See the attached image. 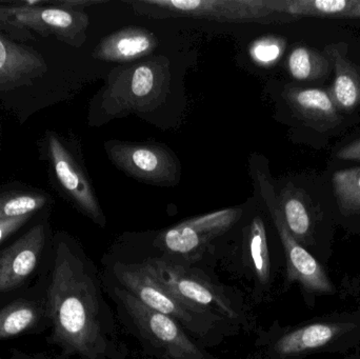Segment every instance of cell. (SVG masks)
I'll use <instances>...</instances> for the list:
<instances>
[{
    "instance_id": "obj_11",
    "label": "cell",
    "mask_w": 360,
    "mask_h": 359,
    "mask_svg": "<svg viewBox=\"0 0 360 359\" xmlns=\"http://www.w3.org/2000/svg\"><path fill=\"white\" fill-rule=\"evenodd\" d=\"M46 147L53 173L61 189L84 215L103 227L105 225V215L82 167L53 133L48 135Z\"/></svg>"
},
{
    "instance_id": "obj_21",
    "label": "cell",
    "mask_w": 360,
    "mask_h": 359,
    "mask_svg": "<svg viewBox=\"0 0 360 359\" xmlns=\"http://www.w3.org/2000/svg\"><path fill=\"white\" fill-rule=\"evenodd\" d=\"M333 187L344 212L360 210V167L334 173Z\"/></svg>"
},
{
    "instance_id": "obj_30",
    "label": "cell",
    "mask_w": 360,
    "mask_h": 359,
    "mask_svg": "<svg viewBox=\"0 0 360 359\" xmlns=\"http://www.w3.org/2000/svg\"><path fill=\"white\" fill-rule=\"evenodd\" d=\"M75 359H82V358H75Z\"/></svg>"
},
{
    "instance_id": "obj_24",
    "label": "cell",
    "mask_w": 360,
    "mask_h": 359,
    "mask_svg": "<svg viewBox=\"0 0 360 359\" xmlns=\"http://www.w3.org/2000/svg\"><path fill=\"white\" fill-rule=\"evenodd\" d=\"M283 46L285 44L278 38L268 36L254 41L250 48V54L259 65H271L283 54Z\"/></svg>"
},
{
    "instance_id": "obj_6",
    "label": "cell",
    "mask_w": 360,
    "mask_h": 359,
    "mask_svg": "<svg viewBox=\"0 0 360 359\" xmlns=\"http://www.w3.org/2000/svg\"><path fill=\"white\" fill-rule=\"evenodd\" d=\"M243 215L238 208L224 209L182 221L162 232L155 244L162 256L192 265L210 242L228 232Z\"/></svg>"
},
{
    "instance_id": "obj_9",
    "label": "cell",
    "mask_w": 360,
    "mask_h": 359,
    "mask_svg": "<svg viewBox=\"0 0 360 359\" xmlns=\"http://www.w3.org/2000/svg\"><path fill=\"white\" fill-rule=\"evenodd\" d=\"M108 153L117 168L139 181L170 185L179 179V164L162 145L111 143Z\"/></svg>"
},
{
    "instance_id": "obj_15",
    "label": "cell",
    "mask_w": 360,
    "mask_h": 359,
    "mask_svg": "<svg viewBox=\"0 0 360 359\" xmlns=\"http://www.w3.org/2000/svg\"><path fill=\"white\" fill-rule=\"evenodd\" d=\"M342 327L333 324H313L291 332L283 333L275 339L269 352L274 358H287L309 350L317 349L333 341Z\"/></svg>"
},
{
    "instance_id": "obj_20",
    "label": "cell",
    "mask_w": 360,
    "mask_h": 359,
    "mask_svg": "<svg viewBox=\"0 0 360 359\" xmlns=\"http://www.w3.org/2000/svg\"><path fill=\"white\" fill-rule=\"evenodd\" d=\"M164 77L151 63H141L131 71L130 84L127 90L133 100L146 101L160 92Z\"/></svg>"
},
{
    "instance_id": "obj_10",
    "label": "cell",
    "mask_w": 360,
    "mask_h": 359,
    "mask_svg": "<svg viewBox=\"0 0 360 359\" xmlns=\"http://www.w3.org/2000/svg\"><path fill=\"white\" fill-rule=\"evenodd\" d=\"M41 2L15 4L13 20L42 37L55 36L72 46H80L86 40L89 17L82 11L61 6H40Z\"/></svg>"
},
{
    "instance_id": "obj_17",
    "label": "cell",
    "mask_w": 360,
    "mask_h": 359,
    "mask_svg": "<svg viewBox=\"0 0 360 359\" xmlns=\"http://www.w3.org/2000/svg\"><path fill=\"white\" fill-rule=\"evenodd\" d=\"M248 267L258 286L266 287L271 280V261L266 226L262 217H254L247 238Z\"/></svg>"
},
{
    "instance_id": "obj_12",
    "label": "cell",
    "mask_w": 360,
    "mask_h": 359,
    "mask_svg": "<svg viewBox=\"0 0 360 359\" xmlns=\"http://www.w3.org/2000/svg\"><path fill=\"white\" fill-rule=\"evenodd\" d=\"M48 329L50 320L46 307V268L33 288L25 289L0 309V341L39 334Z\"/></svg>"
},
{
    "instance_id": "obj_19",
    "label": "cell",
    "mask_w": 360,
    "mask_h": 359,
    "mask_svg": "<svg viewBox=\"0 0 360 359\" xmlns=\"http://www.w3.org/2000/svg\"><path fill=\"white\" fill-rule=\"evenodd\" d=\"M292 105L302 114L313 117H332L336 114L335 103L321 89H304L290 93Z\"/></svg>"
},
{
    "instance_id": "obj_3",
    "label": "cell",
    "mask_w": 360,
    "mask_h": 359,
    "mask_svg": "<svg viewBox=\"0 0 360 359\" xmlns=\"http://www.w3.org/2000/svg\"><path fill=\"white\" fill-rule=\"evenodd\" d=\"M105 294L114 305L117 322L136 339L143 353L156 359H219L195 341L169 316L158 313L101 273Z\"/></svg>"
},
{
    "instance_id": "obj_28",
    "label": "cell",
    "mask_w": 360,
    "mask_h": 359,
    "mask_svg": "<svg viewBox=\"0 0 360 359\" xmlns=\"http://www.w3.org/2000/svg\"><path fill=\"white\" fill-rule=\"evenodd\" d=\"M338 157L345 160H360V139L340 150Z\"/></svg>"
},
{
    "instance_id": "obj_1",
    "label": "cell",
    "mask_w": 360,
    "mask_h": 359,
    "mask_svg": "<svg viewBox=\"0 0 360 359\" xmlns=\"http://www.w3.org/2000/svg\"><path fill=\"white\" fill-rule=\"evenodd\" d=\"M50 335L60 359H127L117 318L105 299L103 278L79 244L57 233L46 267Z\"/></svg>"
},
{
    "instance_id": "obj_22",
    "label": "cell",
    "mask_w": 360,
    "mask_h": 359,
    "mask_svg": "<svg viewBox=\"0 0 360 359\" xmlns=\"http://www.w3.org/2000/svg\"><path fill=\"white\" fill-rule=\"evenodd\" d=\"M279 207L283 221L292 236L298 242L304 240L310 231L311 219L304 202L297 196L285 194Z\"/></svg>"
},
{
    "instance_id": "obj_8",
    "label": "cell",
    "mask_w": 360,
    "mask_h": 359,
    "mask_svg": "<svg viewBox=\"0 0 360 359\" xmlns=\"http://www.w3.org/2000/svg\"><path fill=\"white\" fill-rule=\"evenodd\" d=\"M257 179L260 193L268 207L269 212L272 216L279 237L283 242L287 259L288 280L291 282H300L310 292H332L333 287L321 263L292 236L288 230L272 185L262 175H258Z\"/></svg>"
},
{
    "instance_id": "obj_16",
    "label": "cell",
    "mask_w": 360,
    "mask_h": 359,
    "mask_svg": "<svg viewBox=\"0 0 360 359\" xmlns=\"http://www.w3.org/2000/svg\"><path fill=\"white\" fill-rule=\"evenodd\" d=\"M274 13L323 17L360 18L359 0H296L270 1Z\"/></svg>"
},
{
    "instance_id": "obj_23",
    "label": "cell",
    "mask_w": 360,
    "mask_h": 359,
    "mask_svg": "<svg viewBox=\"0 0 360 359\" xmlns=\"http://www.w3.org/2000/svg\"><path fill=\"white\" fill-rule=\"evenodd\" d=\"M333 97L342 109H352L360 100V84L351 72L340 69L334 80Z\"/></svg>"
},
{
    "instance_id": "obj_14",
    "label": "cell",
    "mask_w": 360,
    "mask_h": 359,
    "mask_svg": "<svg viewBox=\"0 0 360 359\" xmlns=\"http://www.w3.org/2000/svg\"><path fill=\"white\" fill-rule=\"evenodd\" d=\"M158 46L151 32L139 27H128L108 36L95 48L94 56L101 60H135L149 54Z\"/></svg>"
},
{
    "instance_id": "obj_5",
    "label": "cell",
    "mask_w": 360,
    "mask_h": 359,
    "mask_svg": "<svg viewBox=\"0 0 360 359\" xmlns=\"http://www.w3.org/2000/svg\"><path fill=\"white\" fill-rule=\"evenodd\" d=\"M141 14L181 16L222 22H266L274 14L264 0H143L132 2Z\"/></svg>"
},
{
    "instance_id": "obj_2",
    "label": "cell",
    "mask_w": 360,
    "mask_h": 359,
    "mask_svg": "<svg viewBox=\"0 0 360 359\" xmlns=\"http://www.w3.org/2000/svg\"><path fill=\"white\" fill-rule=\"evenodd\" d=\"M103 263V273L150 309L176 320L203 347H217L240 333L241 329L226 318L186 303L171 293L139 261H112Z\"/></svg>"
},
{
    "instance_id": "obj_27",
    "label": "cell",
    "mask_w": 360,
    "mask_h": 359,
    "mask_svg": "<svg viewBox=\"0 0 360 359\" xmlns=\"http://www.w3.org/2000/svg\"><path fill=\"white\" fill-rule=\"evenodd\" d=\"M34 215L27 216L17 217V218L1 219L0 221V244L6 242L13 234L21 229L23 226L27 225Z\"/></svg>"
},
{
    "instance_id": "obj_4",
    "label": "cell",
    "mask_w": 360,
    "mask_h": 359,
    "mask_svg": "<svg viewBox=\"0 0 360 359\" xmlns=\"http://www.w3.org/2000/svg\"><path fill=\"white\" fill-rule=\"evenodd\" d=\"M139 263L179 299L226 318L241 330H251V315L239 292L214 282L202 270L164 256Z\"/></svg>"
},
{
    "instance_id": "obj_25",
    "label": "cell",
    "mask_w": 360,
    "mask_h": 359,
    "mask_svg": "<svg viewBox=\"0 0 360 359\" xmlns=\"http://www.w3.org/2000/svg\"><path fill=\"white\" fill-rule=\"evenodd\" d=\"M290 73L298 80H306L312 76L314 71V60L308 48H296L288 60Z\"/></svg>"
},
{
    "instance_id": "obj_26",
    "label": "cell",
    "mask_w": 360,
    "mask_h": 359,
    "mask_svg": "<svg viewBox=\"0 0 360 359\" xmlns=\"http://www.w3.org/2000/svg\"><path fill=\"white\" fill-rule=\"evenodd\" d=\"M15 6H0V30L20 41L34 39L31 31L17 25L14 17Z\"/></svg>"
},
{
    "instance_id": "obj_18",
    "label": "cell",
    "mask_w": 360,
    "mask_h": 359,
    "mask_svg": "<svg viewBox=\"0 0 360 359\" xmlns=\"http://www.w3.org/2000/svg\"><path fill=\"white\" fill-rule=\"evenodd\" d=\"M48 197L37 191H14L0 194V221L35 215L44 208Z\"/></svg>"
},
{
    "instance_id": "obj_7",
    "label": "cell",
    "mask_w": 360,
    "mask_h": 359,
    "mask_svg": "<svg viewBox=\"0 0 360 359\" xmlns=\"http://www.w3.org/2000/svg\"><path fill=\"white\" fill-rule=\"evenodd\" d=\"M51 248L52 240L49 242L48 228L44 221L0 251V301H11L27 289L46 263L44 257L50 254Z\"/></svg>"
},
{
    "instance_id": "obj_13",
    "label": "cell",
    "mask_w": 360,
    "mask_h": 359,
    "mask_svg": "<svg viewBox=\"0 0 360 359\" xmlns=\"http://www.w3.org/2000/svg\"><path fill=\"white\" fill-rule=\"evenodd\" d=\"M46 71V60L35 48L0 35V91L32 86Z\"/></svg>"
},
{
    "instance_id": "obj_29",
    "label": "cell",
    "mask_w": 360,
    "mask_h": 359,
    "mask_svg": "<svg viewBox=\"0 0 360 359\" xmlns=\"http://www.w3.org/2000/svg\"><path fill=\"white\" fill-rule=\"evenodd\" d=\"M0 359H51L44 353L29 354L19 349H11L8 358Z\"/></svg>"
}]
</instances>
